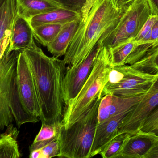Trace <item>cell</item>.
Segmentation results:
<instances>
[{"mask_svg": "<svg viewBox=\"0 0 158 158\" xmlns=\"http://www.w3.org/2000/svg\"><path fill=\"white\" fill-rule=\"evenodd\" d=\"M131 3L125 0H85L80 9L77 29L64 58L65 65L83 61L102 37L111 31Z\"/></svg>", "mask_w": 158, "mask_h": 158, "instance_id": "obj_1", "label": "cell"}, {"mask_svg": "<svg viewBox=\"0 0 158 158\" xmlns=\"http://www.w3.org/2000/svg\"><path fill=\"white\" fill-rule=\"evenodd\" d=\"M31 70L37 90L42 124H53L63 118L64 60L46 55L35 41L22 51Z\"/></svg>", "mask_w": 158, "mask_h": 158, "instance_id": "obj_2", "label": "cell"}, {"mask_svg": "<svg viewBox=\"0 0 158 158\" xmlns=\"http://www.w3.org/2000/svg\"><path fill=\"white\" fill-rule=\"evenodd\" d=\"M10 109L18 128L40 120V109L34 79L22 52L19 55L12 84Z\"/></svg>", "mask_w": 158, "mask_h": 158, "instance_id": "obj_3", "label": "cell"}, {"mask_svg": "<svg viewBox=\"0 0 158 158\" xmlns=\"http://www.w3.org/2000/svg\"><path fill=\"white\" fill-rule=\"evenodd\" d=\"M102 94L72 125L62 127L58 135L60 157L89 158L97 126Z\"/></svg>", "mask_w": 158, "mask_h": 158, "instance_id": "obj_4", "label": "cell"}, {"mask_svg": "<svg viewBox=\"0 0 158 158\" xmlns=\"http://www.w3.org/2000/svg\"><path fill=\"white\" fill-rule=\"evenodd\" d=\"M113 67L107 47L101 45L92 71L76 97L66 106L62 122L65 128L75 122L100 94Z\"/></svg>", "mask_w": 158, "mask_h": 158, "instance_id": "obj_5", "label": "cell"}, {"mask_svg": "<svg viewBox=\"0 0 158 158\" xmlns=\"http://www.w3.org/2000/svg\"><path fill=\"white\" fill-rule=\"evenodd\" d=\"M158 14L153 0H133L117 26L98 43L110 49L135 39L150 16Z\"/></svg>", "mask_w": 158, "mask_h": 158, "instance_id": "obj_6", "label": "cell"}, {"mask_svg": "<svg viewBox=\"0 0 158 158\" xmlns=\"http://www.w3.org/2000/svg\"><path fill=\"white\" fill-rule=\"evenodd\" d=\"M158 79V75L144 73L129 65L113 67L102 96L111 94L121 97L144 94Z\"/></svg>", "mask_w": 158, "mask_h": 158, "instance_id": "obj_7", "label": "cell"}, {"mask_svg": "<svg viewBox=\"0 0 158 158\" xmlns=\"http://www.w3.org/2000/svg\"><path fill=\"white\" fill-rule=\"evenodd\" d=\"M100 47L101 44L98 43L83 61L77 66H71L66 71L62 91L64 103L66 106L77 96L89 77Z\"/></svg>", "mask_w": 158, "mask_h": 158, "instance_id": "obj_8", "label": "cell"}, {"mask_svg": "<svg viewBox=\"0 0 158 158\" xmlns=\"http://www.w3.org/2000/svg\"><path fill=\"white\" fill-rule=\"evenodd\" d=\"M158 106V79L123 119L119 132L135 134L145 120Z\"/></svg>", "mask_w": 158, "mask_h": 158, "instance_id": "obj_9", "label": "cell"}, {"mask_svg": "<svg viewBox=\"0 0 158 158\" xmlns=\"http://www.w3.org/2000/svg\"><path fill=\"white\" fill-rule=\"evenodd\" d=\"M131 110L118 114L98 124L89 158L99 155L109 142L119 133L120 125Z\"/></svg>", "mask_w": 158, "mask_h": 158, "instance_id": "obj_10", "label": "cell"}, {"mask_svg": "<svg viewBox=\"0 0 158 158\" xmlns=\"http://www.w3.org/2000/svg\"><path fill=\"white\" fill-rule=\"evenodd\" d=\"M144 94L127 98L111 94L103 96L98 107V123L131 110L142 99Z\"/></svg>", "mask_w": 158, "mask_h": 158, "instance_id": "obj_11", "label": "cell"}, {"mask_svg": "<svg viewBox=\"0 0 158 158\" xmlns=\"http://www.w3.org/2000/svg\"><path fill=\"white\" fill-rule=\"evenodd\" d=\"M158 136L139 131L131 135L124 142L118 158H145Z\"/></svg>", "mask_w": 158, "mask_h": 158, "instance_id": "obj_12", "label": "cell"}, {"mask_svg": "<svg viewBox=\"0 0 158 158\" xmlns=\"http://www.w3.org/2000/svg\"><path fill=\"white\" fill-rule=\"evenodd\" d=\"M19 53L14 51L8 53L6 50L0 59V102L10 104L12 83Z\"/></svg>", "mask_w": 158, "mask_h": 158, "instance_id": "obj_13", "label": "cell"}, {"mask_svg": "<svg viewBox=\"0 0 158 158\" xmlns=\"http://www.w3.org/2000/svg\"><path fill=\"white\" fill-rule=\"evenodd\" d=\"M33 41L34 37L29 24L26 19L18 15L12 26L10 42L6 52L8 53L14 51L22 52Z\"/></svg>", "mask_w": 158, "mask_h": 158, "instance_id": "obj_14", "label": "cell"}, {"mask_svg": "<svg viewBox=\"0 0 158 158\" xmlns=\"http://www.w3.org/2000/svg\"><path fill=\"white\" fill-rule=\"evenodd\" d=\"M81 18L80 9L72 7L54 9L32 17L28 20L31 29L47 23H67Z\"/></svg>", "mask_w": 158, "mask_h": 158, "instance_id": "obj_15", "label": "cell"}, {"mask_svg": "<svg viewBox=\"0 0 158 158\" xmlns=\"http://www.w3.org/2000/svg\"><path fill=\"white\" fill-rule=\"evenodd\" d=\"M17 1L19 15L27 21L34 16L54 9L71 7L59 0H17Z\"/></svg>", "mask_w": 158, "mask_h": 158, "instance_id": "obj_16", "label": "cell"}, {"mask_svg": "<svg viewBox=\"0 0 158 158\" xmlns=\"http://www.w3.org/2000/svg\"><path fill=\"white\" fill-rule=\"evenodd\" d=\"M80 19L66 23L56 38L46 46L48 51L53 56L59 58L66 54L78 27Z\"/></svg>", "mask_w": 158, "mask_h": 158, "instance_id": "obj_17", "label": "cell"}, {"mask_svg": "<svg viewBox=\"0 0 158 158\" xmlns=\"http://www.w3.org/2000/svg\"><path fill=\"white\" fill-rule=\"evenodd\" d=\"M6 128L0 136V158L21 157L17 142L19 131L12 123Z\"/></svg>", "mask_w": 158, "mask_h": 158, "instance_id": "obj_18", "label": "cell"}, {"mask_svg": "<svg viewBox=\"0 0 158 158\" xmlns=\"http://www.w3.org/2000/svg\"><path fill=\"white\" fill-rule=\"evenodd\" d=\"M18 16L17 0H0V41L11 33L12 26Z\"/></svg>", "mask_w": 158, "mask_h": 158, "instance_id": "obj_19", "label": "cell"}, {"mask_svg": "<svg viewBox=\"0 0 158 158\" xmlns=\"http://www.w3.org/2000/svg\"><path fill=\"white\" fill-rule=\"evenodd\" d=\"M63 126L64 124L62 121L53 124H42L40 132L30 147V151L42 148L58 138Z\"/></svg>", "mask_w": 158, "mask_h": 158, "instance_id": "obj_20", "label": "cell"}, {"mask_svg": "<svg viewBox=\"0 0 158 158\" xmlns=\"http://www.w3.org/2000/svg\"><path fill=\"white\" fill-rule=\"evenodd\" d=\"M66 23H47L35 27L31 29L33 37L39 43L46 47L56 38Z\"/></svg>", "mask_w": 158, "mask_h": 158, "instance_id": "obj_21", "label": "cell"}, {"mask_svg": "<svg viewBox=\"0 0 158 158\" xmlns=\"http://www.w3.org/2000/svg\"><path fill=\"white\" fill-rule=\"evenodd\" d=\"M137 46L135 39H131L108 49L112 66L125 65L127 58Z\"/></svg>", "mask_w": 158, "mask_h": 158, "instance_id": "obj_22", "label": "cell"}, {"mask_svg": "<svg viewBox=\"0 0 158 158\" xmlns=\"http://www.w3.org/2000/svg\"><path fill=\"white\" fill-rule=\"evenodd\" d=\"M130 66L144 73L158 75V45L148 50L139 60Z\"/></svg>", "mask_w": 158, "mask_h": 158, "instance_id": "obj_23", "label": "cell"}, {"mask_svg": "<svg viewBox=\"0 0 158 158\" xmlns=\"http://www.w3.org/2000/svg\"><path fill=\"white\" fill-rule=\"evenodd\" d=\"M130 135L126 133L118 134L109 142L99 155L103 158H118L124 142Z\"/></svg>", "mask_w": 158, "mask_h": 158, "instance_id": "obj_24", "label": "cell"}, {"mask_svg": "<svg viewBox=\"0 0 158 158\" xmlns=\"http://www.w3.org/2000/svg\"><path fill=\"white\" fill-rule=\"evenodd\" d=\"M60 156V145L58 137L40 149L30 151V158H51Z\"/></svg>", "mask_w": 158, "mask_h": 158, "instance_id": "obj_25", "label": "cell"}, {"mask_svg": "<svg viewBox=\"0 0 158 158\" xmlns=\"http://www.w3.org/2000/svg\"><path fill=\"white\" fill-rule=\"evenodd\" d=\"M158 18V14L152 15L145 23L134 39L137 46L143 45L151 44L154 47L151 41V31L152 27Z\"/></svg>", "mask_w": 158, "mask_h": 158, "instance_id": "obj_26", "label": "cell"}, {"mask_svg": "<svg viewBox=\"0 0 158 158\" xmlns=\"http://www.w3.org/2000/svg\"><path fill=\"white\" fill-rule=\"evenodd\" d=\"M139 131L149 133L158 136V106L145 120Z\"/></svg>", "mask_w": 158, "mask_h": 158, "instance_id": "obj_27", "label": "cell"}, {"mask_svg": "<svg viewBox=\"0 0 158 158\" xmlns=\"http://www.w3.org/2000/svg\"><path fill=\"white\" fill-rule=\"evenodd\" d=\"M14 119L10 109V103L0 102V136L1 131L12 123Z\"/></svg>", "mask_w": 158, "mask_h": 158, "instance_id": "obj_28", "label": "cell"}, {"mask_svg": "<svg viewBox=\"0 0 158 158\" xmlns=\"http://www.w3.org/2000/svg\"><path fill=\"white\" fill-rule=\"evenodd\" d=\"M10 35L11 33L7 34L0 41V59L3 55L9 45Z\"/></svg>", "mask_w": 158, "mask_h": 158, "instance_id": "obj_29", "label": "cell"}, {"mask_svg": "<svg viewBox=\"0 0 158 158\" xmlns=\"http://www.w3.org/2000/svg\"><path fill=\"white\" fill-rule=\"evenodd\" d=\"M151 41L154 47L158 45V18L152 27Z\"/></svg>", "mask_w": 158, "mask_h": 158, "instance_id": "obj_30", "label": "cell"}, {"mask_svg": "<svg viewBox=\"0 0 158 158\" xmlns=\"http://www.w3.org/2000/svg\"><path fill=\"white\" fill-rule=\"evenodd\" d=\"M145 158H158V138Z\"/></svg>", "mask_w": 158, "mask_h": 158, "instance_id": "obj_31", "label": "cell"}, {"mask_svg": "<svg viewBox=\"0 0 158 158\" xmlns=\"http://www.w3.org/2000/svg\"><path fill=\"white\" fill-rule=\"evenodd\" d=\"M69 6L79 9L78 5V0H59Z\"/></svg>", "mask_w": 158, "mask_h": 158, "instance_id": "obj_32", "label": "cell"}, {"mask_svg": "<svg viewBox=\"0 0 158 158\" xmlns=\"http://www.w3.org/2000/svg\"><path fill=\"white\" fill-rule=\"evenodd\" d=\"M85 0H78V8L80 9L81 6L85 2Z\"/></svg>", "mask_w": 158, "mask_h": 158, "instance_id": "obj_33", "label": "cell"}, {"mask_svg": "<svg viewBox=\"0 0 158 158\" xmlns=\"http://www.w3.org/2000/svg\"><path fill=\"white\" fill-rule=\"evenodd\" d=\"M153 1L154 2V4H155V6H156V7L158 10V0H153Z\"/></svg>", "mask_w": 158, "mask_h": 158, "instance_id": "obj_34", "label": "cell"}, {"mask_svg": "<svg viewBox=\"0 0 158 158\" xmlns=\"http://www.w3.org/2000/svg\"><path fill=\"white\" fill-rule=\"evenodd\" d=\"M126 2H128L129 3H131L132 2L133 0H125Z\"/></svg>", "mask_w": 158, "mask_h": 158, "instance_id": "obj_35", "label": "cell"}]
</instances>
